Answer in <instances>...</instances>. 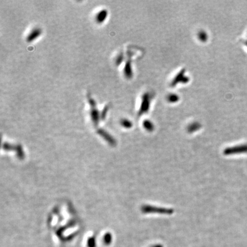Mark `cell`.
<instances>
[{"label": "cell", "instance_id": "cell-1", "mask_svg": "<svg viewBox=\"0 0 247 247\" xmlns=\"http://www.w3.org/2000/svg\"><path fill=\"white\" fill-rule=\"evenodd\" d=\"M141 210L144 213H159L171 215L174 213V210L172 208L158 207L149 205H143L141 207Z\"/></svg>", "mask_w": 247, "mask_h": 247}, {"label": "cell", "instance_id": "cell-2", "mask_svg": "<svg viewBox=\"0 0 247 247\" xmlns=\"http://www.w3.org/2000/svg\"><path fill=\"white\" fill-rule=\"evenodd\" d=\"M241 153H247V144L226 148L224 150L223 152L225 156H230Z\"/></svg>", "mask_w": 247, "mask_h": 247}, {"label": "cell", "instance_id": "cell-3", "mask_svg": "<svg viewBox=\"0 0 247 247\" xmlns=\"http://www.w3.org/2000/svg\"><path fill=\"white\" fill-rule=\"evenodd\" d=\"M42 34V30L40 28H35L33 29L31 32L26 37V41L28 42H32L35 39L38 38Z\"/></svg>", "mask_w": 247, "mask_h": 247}, {"label": "cell", "instance_id": "cell-4", "mask_svg": "<svg viewBox=\"0 0 247 247\" xmlns=\"http://www.w3.org/2000/svg\"><path fill=\"white\" fill-rule=\"evenodd\" d=\"M108 16V11L106 9H103L98 12L96 16V21L98 24L103 23Z\"/></svg>", "mask_w": 247, "mask_h": 247}, {"label": "cell", "instance_id": "cell-5", "mask_svg": "<svg viewBox=\"0 0 247 247\" xmlns=\"http://www.w3.org/2000/svg\"><path fill=\"white\" fill-rule=\"evenodd\" d=\"M201 125L200 123L199 122H193L191 124H190L187 128V131L189 133H193L199 130H200Z\"/></svg>", "mask_w": 247, "mask_h": 247}, {"label": "cell", "instance_id": "cell-6", "mask_svg": "<svg viewBox=\"0 0 247 247\" xmlns=\"http://www.w3.org/2000/svg\"><path fill=\"white\" fill-rule=\"evenodd\" d=\"M124 74L127 79H130L132 76V71L131 69V65L130 61H128L124 68Z\"/></svg>", "mask_w": 247, "mask_h": 247}, {"label": "cell", "instance_id": "cell-7", "mask_svg": "<svg viewBox=\"0 0 247 247\" xmlns=\"http://www.w3.org/2000/svg\"><path fill=\"white\" fill-rule=\"evenodd\" d=\"M91 115L92 117L93 120L94 122H97L99 118V113L98 110L97 109L96 107H92L91 108Z\"/></svg>", "mask_w": 247, "mask_h": 247}, {"label": "cell", "instance_id": "cell-8", "mask_svg": "<svg viewBox=\"0 0 247 247\" xmlns=\"http://www.w3.org/2000/svg\"><path fill=\"white\" fill-rule=\"evenodd\" d=\"M143 125L145 129L149 132H152L154 129V127L153 123L149 120L144 121L143 123Z\"/></svg>", "mask_w": 247, "mask_h": 247}, {"label": "cell", "instance_id": "cell-9", "mask_svg": "<svg viewBox=\"0 0 247 247\" xmlns=\"http://www.w3.org/2000/svg\"><path fill=\"white\" fill-rule=\"evenodd\" d=\"M121 124L123 127L127 128H130L132 126V122L130 121V120H122L121 122Z\"/></svg>", "mask_w": 247, "mask_h": 247}, {"label": "cell", "instance_id": "cell-10", "mask_svg": "<svg viewBox=\"0 0 247 247\" xmlns=\"http://www.w3.org/2000/svg\"><path fill=\"white\" fill-rule=\"evenodd\" d=\"M199 37L200 38V40H201L202 41H204L207 40V39L208 38L207 33L204 31L200 32L199 34Z\"/></svg>", "mask_w": 247, "mask_h": 247}, {"label": "cell", "instance_id": "cell-11", "mask_svg": "<svg viewBox=\"0 0 247 247\" xmlns=\"http://www.w3.org/2000/svg\"><path fill=\"white\" fill-rule=\"evenodd\" d=\"M178 98V96L175 94H171L168 96V101L172 103L177 101Z\"/></svg>", "mask_w": 247, "mask_h": 247}, {"label": "cell", "instance_id": "cell-12", "mask_svg": "<svg viewBox=\"0 0 247 247\" xmlns=\"http://www.w3.org/2000/svg\"><path fill=\"white\" fill-rule=\"evenodd\" d=\"M88 102L91 108L96 107V102L92 97H90V96H88Z\"/></svg>", "mask_w": 247, "mask_h": 247}, {"label": "cell", "instance_id": "cell-13", "mask_svg": "<svg viewBox=\"0 0 247 247\" xmlns=\"http://www.w3.org/2000/svg\"><path fill=\"white\" fill-rule=\"evenodd\" d=\"M122 59H123V57H122V55H120V56H118L117 58L116 59V64L117 65H120L121 64V62L122 61Z\"/></svg>", "mask_w": 247, "mask_h": 247}]
</instances>
